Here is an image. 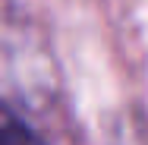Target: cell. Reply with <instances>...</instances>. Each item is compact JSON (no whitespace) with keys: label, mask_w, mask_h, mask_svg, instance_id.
Segmentation results:
<instances>
[{"label":"cell","mask_w":148,"mask_h":145,"mask_svg":"<svg viewBox=\"0 0 148 145\" xmlns=\"http://www.w3.org/2000/svg\"><path fill=\"white\" fill-rule=\"evenodd\" d=\"M0 145H47L22 117L0 104Z\"/></svg>","instance_id":"1"}]
</instances>
